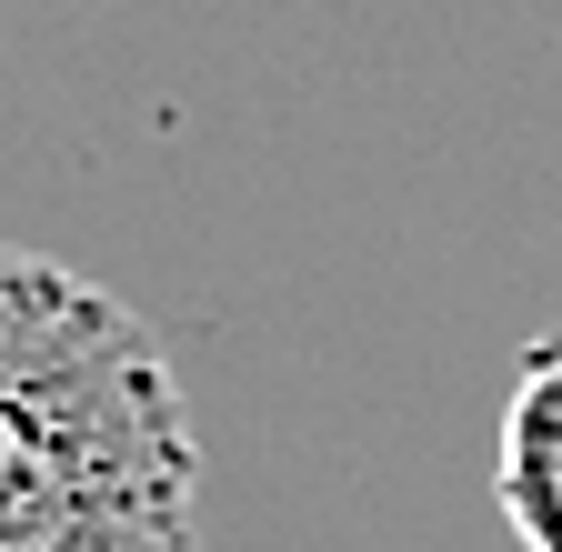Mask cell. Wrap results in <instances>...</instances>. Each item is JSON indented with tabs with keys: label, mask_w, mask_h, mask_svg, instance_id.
I'll list each match as a JSON object with an SVG mask.
<instances>
[{
	"label": "cell",
	"mask_w": 562,
	"mask_h": 552,
	"mask_svg": "<svg viewBox=\"0 0 562 552\" xmlns=\"http://www.w3.org/2000/svg\"><path fill=\"white\" fill-rule=\"evenodd\" d=\"M492 503L522 552H562V341H532L503 432H492Z\"/></svg>",
	"instance_id": "2"
},
{
	"label": "cell",
	"mask_w": 562,
	"mask_h": 552,
	"mask_svg": "<svg viewBox=\"0 0 562 552\" xmlns=\"http://www.w3.org/2000/svg\"><path fill=\"white\" fill-rule=\"evenodd\" d=\"M191 493L161 341L70 261L0 241V552H181Z\"/></svg>",
	"instance_id": "1"
}]
</instances>
